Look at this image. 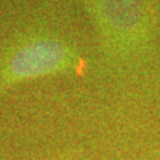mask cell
<instances>
[{
	"instance_id": "6da1fadb",
	"label": "cell",
	"mask_w": 160,
	"mask_h": 160,
	"mask_svg": "<svg viewBox=\"0 0 160 160\" xmlns=\"http://www.w3.org/2000/svg\"><path fill=\"white\" fill-rule=\"evenodd\" d=\"M71 51L58 40L33 39L9 53L0 67V89L23 80L46 76L71 67Z\"/></svg>"
}]
</instances>
